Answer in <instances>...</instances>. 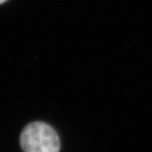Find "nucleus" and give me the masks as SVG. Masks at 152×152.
Instances as JSON below:
<instances>
[{"label": "nucleus", "mask_w": 152, "mask_h": 152, "mask_svg": "<svg viewBox=\"0 0 152 152\" xmlns=\"http://www.w3.org/2000/svg\"><path fill=\"white\" fill-rule=\"evenodd\" d=\"M6 1H7V0H0V4H2V3H4Z\"/></svg>", "instance_id": "obj_2"}, {"label": "nucleus", "mask_w": 152, "mask_h": 152, "mask_svg": "<svg viewBox=\"0 0 152 152\" xmlns=\"http://www.w3.org/2000/svg\"><path fill=\"white\" fill-rule=\"evenodd\" d=\"M20 146L23 152H59L60 138L48 124L34 122L23 129Z\"/></svg>", "instance_id": "obj_1"}]
</instances>
